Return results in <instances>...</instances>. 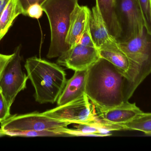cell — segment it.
<instances>
[{"instance_id": "cell-15", "label": "cell", "mask_w": 151, "mask_h": 151, "mask_svg": "<svg viewBox=\"0 0 151 151\" xmlns=\"http://www.w3.org/2000/svg\"><path fill=\"white\" fill-rule=\"evenodd\" d=\"M96 2L110 33L118 40H119L123 30L117 16L116 0H96Z\"/></svg>"}, {"instance_id": "cell-12", "label": "cell", "mask_w": 151, "mask_h": 151, "mask_svg": "<svg viewBox=\"0 0 151 151\" xmlns=\"http://www.w3.org/2000/svg\"><path fill=\"white\" fill-rule=\"evenodd\" d=\"M87 70L75 71L65 86L57 100L58 106L63 105L85 95Z\"/></svg>"}, {"instance_id": "cell-5", "label": "cell", "mask_w": 151, "mask_h": 151, "mask_svg": "<svg viewBox=\"0 0 151 151\" xmlns=\"http://www.w3.org/2000/svg\"><path fill=\"white\" fill-rule=\"evenodd\" d=\"M71 124L50 118L43 113L34 112L11 115L1 122V127L3 130L8 132L49 130L65 133L66 127Z\"/></svg>"}, {"instance_id": "cell-26", "label": "cell", "mask_w": 151, "mask_h": 151, "mask_svg": "<svg viewBox=\"0 0 151 151\" xmlns=\"http://www.w3.org/2000/svg\"><path fill=\"white\" fill-rule=\"evenodd\" d=\"M9 0H0V16Z\"/></svg>"}, {"instance_id": "cell-17", "label": "cell", "mask_w": 151, "mask_h": 151, "mask_svg": "<svg viewBox=\"0 0 151 151\" xmlns=\"http://www.w3.org/2000/svg\"><path fill=\"white\" fill-rule=\"evenodd\" d=\"M120 126L124 130L141 131L149 136L151 134V113L143 112L132 120Z\"/></svg>"}, {"instance_id": "cell-7", "label": "cell", "mask_w": 151, "mask_h": 151, "mask_svg": "<svg viewBox=\"0 0 151 151\" xmlns=\"http://www.w3.org/2000/svg\"><path fill=\"white\" fill-rule=\"evenodd\" d=\"M43 113L55 119L71 124H95L96 122V113L86 95Z\"/></svg>"}, {"instance_id": "cell-11", "label": "cell", "mask_w": 151, "mask_h": 151, "mask_svg": "<svg viewBox=\"0 0 151 151\" xmlns=\"http://www.w3.org/2000/svg\"><path fill=\"white\" fill-rule=\"evenodd\" d=\"M98 50L100 57L111 63L126 78L125 90L133 82V76L130 61L120 48L118 40L105 44Z\"/></svg>"}, {"instance_id": "cell-28", "label": "cell", "mask_w": 151, "mask_h": 151, "mask_svg": "<svg viewBox=\"0 0 151 151\" xmlns=\"http://www.w3.org/2000/svg\"><path fill=\"white\" fill-rule=\"evenodd\" d=\"M149 4H150V21L151 27V0H149Z\"/></svg>"}, {"instance_id": "cell-27", "label": "cell", "mask_w": 151, "mask_h": 151, "mask_svg": "<svg viewBox=\"0 0 151 151\" xmlns=\"http://www.w3.org/2000/svg\"><path fill=\"white\" fill-rule=\"evenodd\" d=\"M5 136H6L5 131L3 130L1 128L0 129V137H2Z\"/></svg>"}, {"instance_id": "cell-22", "label": "cell", "mask_w": 151, "mask_h": 151, "mask_svg": "<svg viewBox=\"0 0 151 151\" xmlns=\"http://www.w3.org/2000/svg\"><path fill=\"white\" fill-rule=\"evenodd\" d=\"M43 12L42 6L38 3H35L29 5L26 11L25 16L39 19L42 16Z\"/></svg>"}, {"instance_id": "cell-24", "label": "cell", "mask_w": 151, "mask_h": 151, "mask_svg": "<svg viewBox=\"0 0 151 151\" xmlns=\"http://www.w3.org/2000/svg\"><path fill=\"white\" fill-rule=\"evenodd\" d=\"M47 0H18L21 9L23 13L22 15L25 16L26 11L29 5L35 3H38L42 5Z\"/></svg>"}, {"instance_id": "cell-21", "label": "cell", "mask_w": 151, "mask_h": 151, "mask_svg": "<svg viewBox=\"0 0 151 151\" xmlns=\"http://www.w3.org/2000/svg\"><path fill=\"white\" fill-rule=\"evenodd\" d=\"M77 43L83 45V46L96 48L94 41H93L91 33L89 19L87 24H86L85 29L82 33L81 35V37L79 39Z\"/></svg>"}, {"instance_id": "cell-18", "label": "cell", "mask_w": 151, "mask_h": 151, "mask_svg": "<svg viewBox=\"0 0 151 151\" xmlns=\"http://www.w3.org/2000/svg\"><path fill=\"white\" fill-rule=\"evenodd\" d=\"M76 129H70L71 136H108L111 135V131L97 124H78Z\"/></svg>"}, {"instance_id": "cell-2", "label": "cell", "mask_w": 151, "mask_h": 151, "mask_svg": "<svg viewBox=\"0 0 151 151\" xmlns=\"http://www.w3.org/2000/svg\"><path fill=\"white\" fill-rule=\"evenodd\" d=\"M24 66L35 90L36 102L44 104L57 101L67 81L63 69L57 64L36 56L27 59Z\"/></svg>"}, {"instance_id": "cell-14", "label": "cell", "mask_w": 151, "mask_h": 151, "mask_svg": "<svg viewBox=\"0 0 151 151\" xmlns=\"http://www.w3.org/2000/svg\"><path fill=\"white\" fill-rule=\"evenodd\" d=\"M90 12L88 7L78 4L72 12L66 37V43L70 48L78 43L88 20Z\"/></svg>"}, {"instance_id": "cell-29", "label": "cell", "mask_w": 151, "mask_h": 151, "mask_svg": "<svg viewBox=\"0 0 151 151\" xmlns=\"http://www.w3.org/2000/svg\"><path fill=\"white\" fill-rule=\"evenodd\" d=\"M149 136H151V134L149 135Z\"/></svg>"}, {"instance_id": "cell-1", "label": "cell", "mask_w": 151, "mask_h": 151, "mask_svg": "<svg viewBox=\"0 0 151 151\" xmlns=\"http://www.w3.org/2000/svg\"><path fill=\"white\" fill-rule=\"evenodd\" d=\"M126 78L111 63L99 59L87 69L85 95L99 111L124 102Z\"/></svg>"}, {"instance_id": "cell-4", "label": "cell", "mask_w": 151, "mask_h": 151, "mask_svg": "<svg viewBox=\"0 0 151 151\" xmlns=\"http://www.w3.org/2000/svg\"><path fill=\"white\" fill-rule=\"evenodd\" d=\"M118 43L130 61L133 74V82L124 90V101L127 102L151 73V42L145 32L126 40H118Z\"/></svg>"}, {"instance_id": "cell-19", "label": "cell", "mask_w": 151, "mask_h": 151, "mask_svg": "<svg viewBox=\"0 0 151 151\" xmlns=\"http://www.w3.org/2000/svg\"><path fill=\"white\" fill-rule=\"evenodd\" d=\"M6 136L21 137H35L43 136H69L65 133L55 131H27L21 132H8L5 131Z\"/></svg>"}, {"instance_id": "cell-25", "label": "cell", "mask_w": 151, "mask_h": 151, "mask_svg": "<svg viewBox=\"0 0 151 151\" xmlns=\"http://www.w3.org/2000/svg\"><path fill=\"white\" fill-rule=\"evenodd\" d=\"M14 53L11 55H4L0 53V77L7 64L14 56Z\"/></svg>"}, {"instance_id": "cell-23", "label": "cell", "mask_w": 151, "mask_h": 151, "mask_svg": "<svg viewBox=\"0 0 151 151\" xmlns=\"http://www.w3.org/2000/svg\"><path fill=\"white\" fill-rule=\"evenodd\" d=\"M10 108L0 90V123L11 116Z\"/></svg>"}, {"instance_id": "cell-6", "label": "cell", "mask_w": 151, "mask_h": 151, "mask_svg": "<svg viewBox=\"0 0 151 151\" xmlns=\"http://www.w3.org/2000/svg\"><path fill=\"white\" fill-rule=\"evenodd\" d=\"M21 49V45L16 48L14 56L7 64L0 77V90L10 107L18 94L26 88L28 79L22 71Z\"/></svg>"}, {"instance_id": "cell-20", "label": "cell", "mask_w": 151, "mask_h": 151, "mask_svg": "<svg viewBox=\"0 0 151 151\" xmlns=\"http://www.w3.org/2000/svg\"><path fill=\"white\" fill-rule=\"evenodd\" d=\"M140 9L144 22L145 27L148 34L151 35L150 11L149 0H135Z\"/></svg>"}, {"instance_id": "cell-10", "label": "cell", "mask_w": 151, "mask_h": 151, "mask_svg": "<svg viewBox=\"0 0 151 151\" xmlns=\"http://www.w3.org/2000/svg\"><path fill=\"white\" fill-rule=\"evenodd\" d=\"M97 111L98 113L95 114L96 123L103 126H120L132 120L143 112L135 103H131L129 101L106 111Z\"/></svg>"}, {"instance_id": "cell-3", "label": "cell", "mask_w": 151, "mask_h": 151, "mask_svg": "<svg viewBox=\"0 0 151 151\" xmlns=\"http://www.w3.org/2000/svg\"><path fill=\"white\" fill-rule=\"evenodd\" d=\"M78 0H47L42 4L49 21L50 43L47 57H58L70 48L66 37L71 15Z\"/></svg>"}, {"instance_id": "cell-13", "label": "cell", "mask_w": 151, "mask_h": 151, "mask_svg": "<svg viewBox=\"0 0 151 151\" xmlns=\"http://www.w3.org/2000/svg\"><path fill=\"white\" fill-rule=\"evenodd\" d=\"M89 22L91 36L98 49L105 44L118 40L110 33L101 13L96 5L90 10Z\"/></svg>"}, {"instance_id": "cell-16", "label": "cell", "mask_w": 151, "mask_h": 151, "mask_svg": "<svg viewBox=\"0 0 151 151\" xmlns=\"http://www.w3.org/2000/svg\"><path fill=\"white\" fill-rule=\"evenodd\" d=\"M22 13L18 0H9L0 16V41L8 33L16 18Z\"/></svg>"}, {"instance_id": "cell-9", "label": "cell", "mask_w": 151, "mask_h": 151, "mask_svg": "<svg viewBox=\"0 0 151 151\" xmlns=\"http://www.w3.org/2000/svg\"><path fill=\"white\" fill-rule=\"evenodd\" d=\"M98 49L76 44L58 57L59 65L74 71L87 70L100 58Z\"/></svg>"}, {"instance_id": "cell-8", "label": "cell", "mask_w": 151, "mask_h": 151, "mask_svg": "<svg viewBox=\"0 0 151 151\" xmlns=\"http://www.w3.org/2000/svg\"><path fill=\"white\" fill-rule=\"evenodd\" d=\"M116 11L122 28L123 24L126 27L125 37L120 41L142 35L146 31L135 0H116Z\"/></svg>"}]
</instances>
